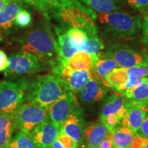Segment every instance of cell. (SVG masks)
Instances as JSON below:
<instances>
[{
    "instance_id": "11",
    "label": "cell",
    "mask_w": 148,
    "mask_h": 148,
    "mask_svg": "<svg viewBox=\"0 0 148 148\" xmlns=\"http://www.w3.org/2000/svg\"><path fill=\"white\" fill-rule=\"evenodd\" d=\"M60 129L48 118L35 127L29 135L38 148H50L58 138Z\"/></svg>"
},
{
    "instance_id": "34",
    "label": "cell",
    "mask_w": 148,
    "mask_h": 148,
    "mask_svg": "<svg viewBox=\"0 0 148 148\" xmlns=\"http://www.w3.org/2000/svg\"><path fill=\"white\" fill-rule=\"evenodd\" d=\"M130 148H148V139L135 134Z\"/></svg>"
},
{
    "instance_id": "13",
    "label": "cell",
    "mask_w": 148,
    "mask_h": 148,
    "mask_svg": "<svg viewBox=\"0 0 148 148\" xmlns=\"http://www.w3.org/2000/svg\"><path fill=\"white\" fill-rule=\"evenodd\" d=\"M132 106L133 105L126 98L114 94L107 98L101 108L100 118L109 114H114L121 120Z\"/></svg>"
},
{
    "instance_id": "3",
    "label": "cell",
    "mask_w": 148,
    "mask_h": 148,
    "mask_svg": "<svg viewBox=\"0 0 148 148\" xmlns=\"http://www.w3.org/2000/svg\"><path fill=\"white\" fill-rule=\"evenodd\" d=\"M66 90L52 74L37 75L27 83L25 98L27 102L47 108Z\"/></svg>"
},
{
    "instance_id": "17",
    "label": "cell",
    "mask_w": 148,
    "mask_h": 148,
    "mask_svg": "<svg viewBox=\"0 0 148 148\" xmlns=\"http://www.w3.org/2000/svg\"><path fill=\"white\" fill-rule=\"evenodd\" d=\"M55 31L57 35V56L62 60H68L78 50L72 43L66 29L56 26Z\"/></svg>"
},
{
    "instance_id": "10",
    "label": "cell",
    "mask_w": 148,
    "mask_h": 148,
    "mask_svg": "<svg viewBox=\"0 0 148 148\" xmlns=\"http://www.w3.org/2000/svg\"><path fill=\"white\" fill-rule=\"evenodd\" d=\"M76 104L77 99L75 94L65 91L47 108L49 119L61 128L75 108Z\"/></svg>"
},
{
    "instance_id": "38",
    "label": "cell",
    "mask_w": 148,
    "mask_h": 148,
    "mask_svg": "<svg viewBox=\"0 0 148 148\" xmlns=\"http://www.w3.org/2000/svg\"><path fill=\"white\" fill-rule=\"evenodd\" d=\"M50 148H69V147H63L61 144L60 143V142H58V140H56L54 142H53L52 145H51Z\"/></svg>"
},
{
    "instance_id": "40",
    "label": "cell",
    "mask_w": 148,
    "mask_h": 148,
    "mask_svg": "<svg viewBox=\"0 0 148 148\" xmlns=\"http://www.w3.org/2000/svg\"><path fill=\"white\" fill-rule=\"evenodd\" d=\"M87 148H99V147H90V146H88Z\"/></svg>"
},
{
    "instance_id": "24",
    "label": "cell",
    "mask_w": 148,
    "mask_h": 148,
    "mask_svg": "<svg viewBox=\"0 0 148 148\" xmlns=\"http://www.w3.org/2000/svg\"><path fill=\"white\" fill-rule=\"evenodd\" d=\"M94 12L108 13L119 8V0H79Z\"/></svg>"
},
{
    "instance_id": "19",
    "label": "cell",
    "mask_w": 148,
    "mask_h": 148,
    "mask_svg": "<svg viewBox=\"0 0 148 148\" xmlns=\"http://www.w3.org/2000/svg\"><path fill=\"white\" fill-rule=\"evenodd\" d=\"M108 132L102 122H93L85 127L84 137L88 146L99 147L100 143L106 138Z\"/></svg>"
},
{
    "instance_id": "21",
    "label": "cell",
    "mask_w": 148,
    "mask_h": 148,
    "mask_svg": "<svg viewBox=\"0 0 148 148\" xmlns=\"http://www.w3.org/2000/svg\"><path fill=\"white\" fill-rule=\"evenodd\" d=\"M104 58H100V53L97 62L91 70L92 73L95 75V78L104 85L106 87H110L106 81L107 75L115 68H117L118 64L113 59L103 56Z\"/></svg>"
},
{
    "instance_id": "31",
    "label": "cell",
    "mask_w": 148,
    "mask_h": 148,
    "mask_svg": "<svg viewBox=\"0 0 148 148\" xmlns=\"http://www.w3.org/2000/svg\"><path fill=\"white\" fill-rule=\"evenodd\" d=\"M100 121L102 122L103 124L106 126L108 132H110L114 128H115L116 125L119 124L121 120L114 114H109V115L100 118Z\"/></svg>"
},
{
    "instance_id": "20",
    "label": "cell",
    "mask_w": 148,
    "mask_h": 148,
    "mask_svg": "<svg viewBox=\"0 0 148 148\" xmlns=\"http://www.w3.org/2000/svg\"><path fill=\"white\" fill-rule=\"evenodd\" d=\"M147 112L139 107L132 106L120 121L122 126L127 127L136 134L145 119Z\"/></svg>"
},
{
    "instance_id": "22",
    "label": "cell",
    "mask_w": 148,
    "mask_h": 148,
    "mask_svg": "<svg viewBox=\"0 0 148 148\" xmlns=\"http://www.w3.org/2000/svg\"><path fill=\"white\" fill-rule=\"evenodd\" d=\"M134 134L127 127H116L108 132L114 148H130Z\"/></svg>"
},
{
    "instance_id": "27",
    "label": "cell",
    "mask_w": 148,
    "mask_h": 148,
    "mask_svg": "<svg viewBox=\"0 0 148 148\" xmlns=\"http://www.w3.org/2000/svg\"><path fill=\"white\" fill-rule=\"evenodd\" d=\"M24 1L33 5L39 12L45 14L47 18H49V16L57 0H24Z\"/></svg>"
},
{
    "instance_id": "32",
    "label": "cell",
    "mask_w": 148,
    "mask_h": 148,
    "mask_svg": "<svg viewBox=\"0 0 148 148\" xmlns=\"http://www.w3.org/2000/svg\"><path fill=\"white\" fill-rule=\"evenodd\" d=\"M56 140L58 142H60V143L63 147L69 148H77V144L76 142L61 130L60 131V133H59Z\"/></svg>"
},
{
    "instance_id": "42",
    "label": "cell",
    "mask_w": 148,
    "mask_h": 148,
    "mask_svg": "<svg viewBox=\"0 0 148 148\" xmlns=\"http://www.w3.org/2000/svg\"><path fill=\"white\" fill-rule=\"evenodd\" d=\"M0 37H1V33H0Z\"/></svg>"
},
{
    "instance_id": "23",
    "label": "cell",
    "mask_w": 148,
    "mask_h": 148,
    "mask_svg": "<svg viewBox=\"0 0 148 148\" xmlns=\"http://www.w3.org/2000/svg\"><path fill=\"white\" fill-rule=\"evenodd\" d=\"M14 131L12 114L0 112V148H9Z\"/></svg>"
},
{
    "instance_id": "6",
    "label": "cell",
    "mask_w": 148,
    "mask_h": 148,
    "mask_svg": "<svg viewBox=\"0 0 148 148\" xmlns=\"http://www.w3.org/2000/svg\"><path fill=\"white\" fill-rule=\"evenodd\" d=\"M27 83L25 77L0 82V112L14 113L25 100Z\"/></svg>"
},
{
    "instance_id": "12",
    "label": "cell",
    "mask_w": 148,
    "mask_h": 148,
    "mask_svg": "<svg viewBox=\"0 0 148 148\" xmlns=\"http://www.w3.org/2000/svg\"><path fill=\"white\" fill-rule=\"evenodd\" d=\"M107 92L106 86L92 75L78 93V98L84 103H93L100 101Z\"/></svg>"
},
{
    "instance_id": "37",
    "label": "cell",
    "mask_w": 148,
    "mask_h": 148,
    "mask_svg": "<svg viewBox=\"0 0 148 148\" xmlns=\"http://www.w3.org/2000/svg\"><path fill=\"white\" fill-rule=\"evenodd\" d=\"M99 148H114L112 145V140H111L110 136H108V134L104 140L100 143L99 146Z\"/></svg>"
},
{
    "instance_id": "8",
    "label": "cell",
    "mask_w": 148,
    "mask_h": 148,
    "mask_svg": "<svg viewBox=\"0 0 148 148\" xmlns=\"http://www.w3.org/2000/svg\"><path fill=\"white\" fill-rule=\"evenodd\" d=\"M103 56L113 59L120 67L148 66L147 53L124 44H116L110 46Z\"/></svg>"
},
{
    "instance_id": "18",
    "label": "cell",
    "mask_w": 148,
    "mask_h": 148,
    "mask_svg": "<svg viewBox=\"0 0 148 148\" xmlns=\"http://www.w3.org/2000/svg\"><path fill=\"white\" fill-rule=\"evenodd\" d=\"M22 0L10 1L0 10V29L8 30L14 23L16 15L23 8Z\"/></svg>"
},
{
    "instance_id": "36",
    "label": "cell",
    "mask_w": 148,
    "mask_h": 148,
    "mask_svg": "<svg viewBox=\"0 0 148 148\" xmlns=\"http://www.w3.org/2000/svg\"><path fill=\"white\" fill-rule=\"evenodd\" d=\"M8 66V58L3 51L0 50V72L5 71Z\"/></svg>"
},
{
    "instance_id": "16",
    "label": "cell",
    "mask_w": 148,
    "mask_h": 148,
    "mask_svg": "<svg viewBox=\"0 0 148 148\" xmlns=\"http://www.w3.org/2000/svg\"><path fill=\"white\" fill-rule=\"evenodd\" d=\"M99 56L97 54H90L84 51H77L68 60H63L66 65L73 70L91 71Z\"/></svg>"
},
{
    "instance_id": "30",
    "label": "cell",
    "mask_w": 148,
    "mask_h": 148,
    "mask_svg": "<svg viewBox=\"0 0 148 148\" xmlns=\"http://www.w3.org/2000/svg\"><path fill=\"white\" fill-rule=\"evenodd\" d=\"M119 3L125 4L132 9L143 11L148 8V0H119Z\"/></svg>"
},
{
    "instance_id": "2",
    "label": "cell",
    "mask_w": 148,
    "mask_h": 148,
    "mask_svg": "<svg viewBox=\"0 0 148 148\" xmlns=\"http://www.w3.org/2000/svg\"><path fill=\"white\" fill-rule=\"evenodd\" d=\"M16 40L21 45L22 51L36 56L40 61L49 62L57 55V40L47 21L36 24Z\"/></svg>"
},
{
    "instance_id": "9",
    "label": "cell",
    "mask_w": 148,
    "mask_h": 148,
    "mask_svg": "<svg viewBox=\"0 0 148 148\" xmlns=\"http://www.w3.org/2000/svg\"><path fill=\"white\" fill-rule=\"evenodd\" d=\"M42 69L41 62L36 56L22 51L12 53L9 57L8 66L4 75L6 78L14 79L36 73Z\"/></svg>"
},
{
    "instance_id": "28",
    "label": "cell",
    "mask_w": 148,
    "mask_h": 148,
    "mask_svg": "<svg viewBox=\"0 0 148 148\" xmlns=\"http://www.w3.org/2000/svg\"><path fill=\"white\" fill-rule=\"evenodd\" d=\"M72 43L75 47L78 48L87 40L88 36L87 34L82 29L77 28H70L66 30Z\"/></svg>"
},
{
    "instance_id": "15",
    "label": "cell",
    "mask_w": 148,
    "mask_h": 148,
    "mask_svg": "<svg viewBox=\"0 0 148 148\" xmlns=\"http://www.w3.org/2000/svg\"><path fill=\"white\" fill-rule=\"evenodd\" d=\"M121 95L134 106L148 110V77H145L140 84Z\"/></svg>"
},
{
    "instance_id": "1",
    "label": "cell",
    "mask_w": 148,
    "mask_h": 148,
    "mask_svg": "<svg viewBox=\"0 0 148 148\" xmlns=\"http://www.w3.org/2000/svg\"><path fill=\"white\" fill-rule=\"evenodd\" d=\"M50 17L60 22V27L66 30L77 28L86 32L88 37L97 36L95 12L77 0H57Z\"/></svg>"
},
{
    "instance_id": "39",
    "label": "cell",
    "mask_w": 148,
    "mask_h": 148,
    "mask_svg": "<svg viewBox=\"0 0 148 148\" xmlns=\"http://www.w3.org/2000/svg\"><path fill=\"white\" fill-rule=\"evenodd\" d=\"M8 3L7 0H0V10L4 7L5 5H6Z\"/></svg>"
},
{
    "instance_id": "14",
    "label": "cell",
    "mask_w": 148,
    "mask_h": 148,
    "mask_svg": "<svg viewBox=\"0 0 148 148\" xmlns=\"http://www.w3.org/2000/svg\"><path fill=\"white\" fill-rule=\"evenodd\" d=\"M84 123L82 116L78 110L75 108L62 125L60 130L73 138L78 145L82 143L83 137H84Z\"/></svg>"
},
{
    "instance_id": "4",
    "label": "cell",
    "mask_w": 148,
    "mask_h": 148,
    "mask_svg": "<svg viewBox=\"0 0 148 148\" xmlns=\"http://www.w3.org/2000/svg\"><path fill=\"white\" fill-rule=\"evenodd\" d=\"M97 20L106 32L122 38L136 36L141 29L139 16L123 11L98 14Z\"/></svg>"
},
{
    "instance_id": "5",
    "label": "cell",
    "mask_w": 148,
    "mask_h": 148,
    "mask_svg": "<svg viewBox=\"0 0 148 148\" xmlns=\"http://www.w3.org/2000/svg\"><path fill=\"white\" fill-rule=\"evenodd\" d=\"M52 75L56 77L62 84L66 91L78 92L86 84L88 79L92 77L90 71H77L69 67L64 60L57 58L56 60L49 62Z\"/></svg>"
},
{
    "instance_id": "35",
    "label": "cell",
    "mask_w": 148,
    "mask_h": 148,
    "mask_svg": "<svg viewBox=\"0 0 148 148\" xmlns=\"http://www.w3.org/2000/svg\"><path fill=\"white\" fill-rule=\"evenodd\" d=\"M136 134L140 137L148 139V114H146L143 123Z\"/></svg>"
},
{
    "instance_id": "25",
    "label": "cell",
    "mask_w": 148,
    "mask_h": 148,
    "mask_svg": "<svg viewBox=\"0 0 148 148\" xmlns=\"http://www.w3.org/2000/svg\"><path fill=\"white\" fill-rule=\"evenodd\" d=\"M9 148H38L29 134L17 131L11 140Z\"/></svg>"
},
{
    "instance_id": "41",
    "label": "cell",
    "mask_w": 148,
    "mask_h": 148,
    "mask_svg": "<svg viewBox=\"0 0 148 148\" xmlns=\"http://www.w3.org/2000/svg\"><path fill=\"white\" fill-rule=\"evenodd\" d=\"M7 1H8V2H10V1H14V0H7Z\"/></svg>"
},
{
    "instance_id": "33",
    "label": "cell",
    "mask_w": 148,
    "mask_h": 148,
    "mask_svg": "<svg viewBox=\"0 0 148 148\" xmlns=\"http://www.w3.org/2000/svg\"><path fill=\"white\" fill-rule=\"evenodd\" d=\"M142 29V43L148 48V13L145 14L141 25Z\"/></svg>"
},
{
    "instance_id": "29",
    "label": "cell",
    "mask_w": 148,
    "mask_h": 148,
    "mask_svg": "<svg viewBox=\"0 0 148 148\" xmlns=\"http://www.w3.org/2000/svg\"><path fill=\"white\" fill-rule=\"evenodd\" d=\"M32 21V16L28 11L22 9L18 12L14 19V23L18 27H25L28 26Z\"/></svg>"
},
{
    "instance_id": "7",
    "label": "cell",
    "mask_w": 148,
    "mask_h": 148,
    "mask_svg": "<svg viewBox=\"0 0 148 148\" xmlns=\"http://www.w3.org/2000/svg\"><path fill=\"white\" fill-rule=\"evenodd\" d=\"M12 116L14 130H17L27 134L49 118L47 108L29 102L22 103Z\"/></svg>"
},
{
    "instance_id": "26",
    "label": "cell",
    "mask_w": 148,
    "mask_h": 148,
    "mask_svg": "<svg viewBox=\"0 0 148 148\" xmlns=\"http://www.w3.org/2000/svg\"><path fill=\"white\" fill-rule=\"evenodd\" d=\"M105 48L104 44L98 36H90L83 45L77 48L78 51H82L90 54H97Z\"/></svg>"
}]
</instances>
